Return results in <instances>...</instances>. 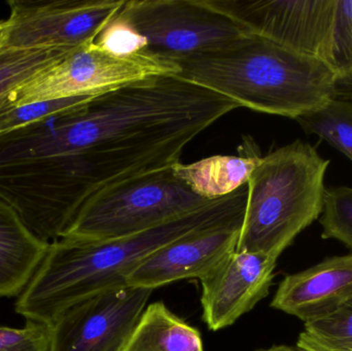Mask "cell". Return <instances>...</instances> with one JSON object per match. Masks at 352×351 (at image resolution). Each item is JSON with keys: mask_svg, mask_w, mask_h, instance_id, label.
<instances>
[{"mask_svg": "<svg viewBox=\"0 0 352 351\" xmlns=\"http://www.w3.org/2000/svg\"><path fill=\"white\" fill-rule=\"evenodd\" d=\"M330 160L297 139L263 157L248 183L237 251L278 259L324 212Z\"/></svg>", "mask_w": 352, "mask_h": 351, "instance_id": "obj_4", "label": "cell"}, {"mask_svg": "<svg viewBox=\"0 0 352 351\" xmlns=\"http://www.w3.org/2000/svg\"><path fill=\"white\" fill-rule=\"evenodd\" d=\"M297 344L309 351H352V300L332 315L304 324Z\"/></svg>", "mask_w": 352, "mask_h": 351, "instance_id": "obj_20", "label": "cell"}, {"mask_svg": "<svg viewBox=\"0 0 352 351\" xmlns=\"http://www.w3.org/2000/svg\"><path fill=\"white\" fill-rule=\"evenodd\" d=\"M62 49H3L0 54V113L10 106L12 92L45 68L61 59Z\"/></svg>", "mask_w": 352, "mask_h": 351, "instance_id": "obj_19", "label": "cell"}, {"mask_svg": "<svg viewBox=\"0 0 352 351\" xmlns=\"http://www.w3.org/2000/svg\"><path fill=\"white\" fill-rule=\"evenodd\" d=\"M177 73L173 62L146 54L119 55L92 41L68 51L19 86L10 96V106L97 96L153 76Z\"/></svg>", "mask_w": 352, "mask_h": 351, "instance_id": "obj_6", "label": "cell"}, {"mask_svg": "<svg viewBox=\"0 0 352 351\" xmlns=\"http://www.w3.org/2000/svg\"><path fill=\"white\" fill-rule=\"evenodd\" d=\"M324 62L335 74V99L352 101V0H336Z\"/></svg>", "mask_w": 352, "mask_h": 351, "instance_id": "obj_17", "label": "cell"}, {"mask_svg": "<svg viewBox=\"0 0 352 351\" xmlns=\"http://www.w3.org/2000/svg\"><path fill=\"white\" fill-rule=\"evenodd\" d=\"M211 201L186 187L170 167L103 188L85 202L62 237L85 241L123 238L186 216Z\"/></svg>", "mask_w": 352, "mask_h": 351, "instance_id": "obj_5", "label": "cell"}, {"mask_svg": "<svg viewBox=\"0 0 352 351\" xmlns=\"http://www.w3.org/2000/svg\"><path fill=\"white\" fill-rule=\"evenodd\" d=\"M296 121L306 133L318 136L352 162V101L332 99Z\"/></svg>", "mask_w": 352, "mask_h": 351, "instance_id": "obj_18", "label": "cell"}, {"mask_svg": "<svg viewBox=\"0 0 352 351\" xmlns=\"http://www.w3.org/2000/svg\"><path fill=\"white\" fill-rule=\"evenodd\" d=\"M241 220L190 233L157 249L128 276V286L155 290L182 280H201L236 251Z\"/></svg>", "mask_w": 352, "mask_h": 351, "instance_id": "obj_12", "label": "cell"}, {"mask_svg": "<svg viewBox=\"0 0 352 351\" xmlns=\"http://www.w3.org/2000/svg\"><path fill=\"white\" fill-rule=\"evenodd\" d=\"M239 105L177 74L153 76L0 137V165L45 160L78 208L107 185L175 166Z\"/></svg>", "mask_w": 352, "mask_h": 351, "instance_id": "obj_1", "label": "cell"}, {"mask_svg": "<svg viewBox=\"0 0 352 351\" xmlns=\"http://www.w3.org/2000/svg\"><path fill=\"white\" fill-rule=\"evenodd\" d=\"M322 238L339 241L352 251V188L332 187L324 193L320 218Z\"/></svg>", "mask_w": 352, "mask_h": 351, "instance_id": "obj_22", "label": "cell"}, {"mask_svg": "<svg viewBox=\"0 0 352 351\" xmlns=\"http://www.w3.org/2000/svg\"><path fill=\"white\" fill-rule=\"evenodd\" d=\"M4 29H6V20H0V45L3 43Z\"/></svg>", "mask_w": 352, "mask_h": 351, "instance_id": "obj_26", "label": "cell"}, {"mask_svg": "<svg viewBox=\"0 0 352 351\" xmlns=\"http://www.w3.org/2000/svg\"><path fill=\"white\" fill-rule=\"evenodd\" d=\"M175 63L184 80L258 113L297 120L335 99L326 62L252 33Z\"/></svg>", "mask_w": 352, "mask_h": 351, "instance_id": "obj_3", "label": "cell"}, {"mask_svg": "<svg viewBox=\"0 0 352 351\" xmlns=\"http://www.w3.org/2000/svg\"><path fill=\"white\" fill-rule=\"evenodd\" d=\"M352 300V253L285 276L271 307L304 324L332 315Z\"/></svg>", "mask_w": 352, "mask_h": 351, "instance_id": "obj_13", "label": "cell"}, {"mask_svg": "<svg viewBox=\"0 0 352 351\" xmlns=\"http://www.w3.org/2000/svg\"><path fill=\"white\" fill-rule=\"evenodd\" d=\"M258 351H309L305 350V348H301V346H272V348H268V350H262Z\"/></svg>", "mask_w": 352, "mask_h": 351, "instance_id": "obj_25", "label": "cell"}, {"mask_svg": "<svg viewBox=\"0 0 352 351\" xmlns=\"http://www.w3.org/2000/svg\"><path fill=\"white\" fill-rule=\"evenodd\" d=\"M49 247L0 197V298H18L24 292Z\"/></svg>", "mask_w": 352, "mask_h": 351, "instance_id": "obj_14", "label": "cell"}, {"mask_svg": "<svg viewBox=\"0 0 352 351\" xmlns=\"http://www.w3.org/2000/svg\"><path fill=\"white\" fill-rule=\"evenodd\" d=\"M153 292L125 284L72 305L51 324V351H121Z\"/></svg>", "mask_w": 352, "mask_h": 351, "instance_id": "obj_9", "label": "cell"}, {"mask_svg": "<svg viewBox=\"0 0 352 351\" xmlns=\"http://www.w3.org/2000/svg\"><path fill=\"white\" fill-rule=\"evenodd\" d=\"M121 351H204L200 332L163 302L146 307Z\"/></svg>", "mask_w": 352, "mask_h": 351, "instance_id": "obj_16", "label": "cell"}, {"mask_svg": "<svg viewBox=\"0 0 352 351\" xmlns=\"http://www.w3.org/2000/svg\"><path fill=\"white\" fill-rule=\"evenodd\" d=\"M49 324L26 321L23 328L0 326V351H51Z\"/></svg>", "mask_w": 352, "mask_h": 351, "instance_id": "obj_23", "label": "cell"}, {"mask_svg": "<svg viewBox=\"0 0 352 351\" xmlns=\"http://www.w3.org/2000/svg\"><path fill=\"white\" fill-rule=\"evenodd\" d=\"M246 199L248 185L186 216L131 236L107 241L62 237L50 243L41 267L16 298L14 310L26 321L51 325L72 305L127 284L134 268L157 249L190 233L241 220Z\"/></svg>", "mask_w": 352, "mask_h": 351, "instance_id": "obj_2", "label": "cell"}, {"mask_svg": "<svg viewBox=\"0 0 352 351\" xmlns=\"http://www.w3.org/2000/svg\"><path fill=\"white\" fill-rule=\"evenodd\" d=\"M125 0H10L2 49L72 51L96 41Z\"/></svg>", "mask_w": 352, "mask_h": 351, "instance_id": "obj_8", "label": "cell"}, {"mask_svg": "<svg viewBox=\"0 0 352 351\" xmlns=\"http://www.w3.org/2000/svg\"><path fill=\"white\" fill-rule=\"evenodd\" d=\"M263 157L258 152L243 156H212L192 164L176 163L173 173L186 187L204 199L225 197L248 185Z\"/></svg>", "mask_w": 352, "mask_h": 351, "instance_id": "obj_15", "label": "cell"}, {"mask_svg": "<svg viewBox=\"0 0 352 351\" xmlns=\"http://www.w3.org/2000/svg\"><path fill=\"white\" fill-rule=\"evenodd\" d=\"M2 51H3V49H2V45H0V54H1Z\"/></svg>", "mask_w": 352, "mask_h": 351, "instance_id": "obj_27", "label": "cell"}, {"mask_svg": "<svg viewBox=\"0 0 352 351\" xmlns=\"http://www.w3.org/2000/svg\"><path fill=\"white\" fill-rule=\"evenodd\" d=\"M248 33L324 61L336 0H206Z\"/></svg>", "mask_w": 352, "mask_h": 351, "instance_id": "obj_10", "label": "cell"}, {"mask_svg": "<svg viewBox=\"0 0 352 351\" xmlns=\"http://www.w3.org/2000/svg\"><path fill=\"white\" fill-rule=\"evenodd\" d=\"M95 96L74 97L61 100L43 101L22 106H12L0 113V137L24 129L56 115L74 111Z\"/></svg>", "mask_w": 352, "mask_h": 351, "instance_id": "obj_21", "label": "cell"}, {"mask_svg": "<svg viewBox=\"0 0 352 351\" xmlns=\"http://www.w3.org/2000/svg\"><path fill=\"white\" fill-rule=\"evenodd\" d=\"M118 16L144 39V54L173 63L248 34L206 0H131L125 1Z\"/></svg>", "mask_w": 352, "mask_h": 351, "instance_id": "obj_7", "label": "cell"}, {"mask_svg": "<svg viewBox=\"0 0 352 351\" xmlns=\"http://www.w3.org/2000/svg\"><path fill=\"white\" fill-rule=\"evenodd\" d=\"M95 43L103 49L119 55L144 54L146 49L144 39L118 14L103 29Z\"/></svg>", "mask_w": 352, "mask_h": 351, "instance_id": "obj_24", "label": "cell"}, {"mask_svg": "<svg viewBox=\"0 0 352 351\" xmlns=\"http://www.w3.org/2000/svg\"><path fill=\"white\" fill-rule=\"evenodd\" d=\"M277 260L266 253L235 251L200 280L202 317L209 330L230 327L268 296Z\"/></svg>", "mask_w": 352, "mask_h": 351, "instance_id": "obj_11", "label": "cell"}]
</instances>
